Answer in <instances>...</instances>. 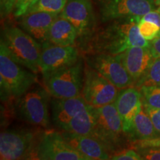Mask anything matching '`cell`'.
Here are the masks:
<instances>
[{
    "label": "cell",
    "instance_id": "obj_19",
    "mask_svg": "<svg viewBox=\"0 0 160 160\" xmlns=\"http://www.w3.org/2000/svg\"><path fill=\"white\" fill-rule=\"evenodd\" d=\"M48 37L52 45L71 46L75 44L78 33L74 26L59 15L51 26Z\"/></svg>",
    "mask_w": 160,
    "mask_h": 160
},
{
    "label": "cell",
    "instance_id": "obj_30",
    "mask_svg": "<svg viewBox=\"0 0 160 160\" xmlns=\"http://www.w3.org/2000/svg\"><path fill=\"white\" fill-rule=\"evenodd\" d=\"M143 108H145V111L148 113V114L149 115L156 130L160 133V109L146 108L144 107V106Z\"/></svg>",
    "mask_w": 160,
    "mask_h": 160
},
{
    "label": "cell",
    "instance_id": "obj_18",
    "mask_svg": "<svg viewBox=\"0 0 160 160\" xmlns=\"http://www.w3.org/2000/svg\"><path fill=\"white\" fill-rule=\"evenodd\" d=\"M61 133L73 148L91 160H105L111 158L112 153L105 145L91 136L75 134L66 131H62Z\"/></svg>",
    "mask_w": 160,
    "mask_h": 160
},
{
    "label": "cell",
    "instance_id": "obj_9",
    "mask_svg": "<svg viewBox=\"0 0 160 160\" xmlns=\"http://www.w3.org/2000/svg\"><path fill=\"white\" fill-rule=\"evenodd\" d=\"M119 89L108 79L87 65L84 69L81 96L88 105L102 106L114 103Z\"/></svg>",
    "mask_w": 160,
    "mask_h": 160
},
{
    "label": "cell",
    "instance_id": "obj_1",
    "mask_svg": "<svg viewBox=\"0 0 160 160\" xmlns=\"http://www.w3.org/2000/svg\"><path fill=\"white\" fill-rule=\"evenodd\" d=\"M140 17H126L111 21L107 27L88 39L87 53L120 54L134 46L150 47V42L140 34Z\"/></svg>",
    "mask_w": 160,
    "mask_h": 160
},
{
    "label": "cell",
    "instance_id": "obj_11",
    "mask_svg": "<svg viewBox=\"0 0 160 160\" xmlns=\"http://www.w3.org/2000/svg\"><path fill=\"white\" fill-rule=\"evenodd\" d=\"M155 0H99L103 22L126 17H142L156 10Z\"/></svg>",
    "mask_w": 160,
    "mask_h": 160
},
{
    "label": "cell",
    "instance_id": "obj_29",
    "mask_svg": "<svg viewBox=\"0 0 160 160\" xmlns=\"http://www.w3.org/2000/svg\"><path fill=\"white\" fill-rule=\"evenodd\" d=\"M33 1L34 0H18L13 12L14 17H21L25 14Z\"/></svg>",
    "mask_w": 160,
    "mask_h": 160
},
{
    "label": "cell",
    "instance_id": "obj_16",
    "mask_svg": "<svg viewBox=\"0 0 160 160\" xmlns=\"http://www.w3.org/2000/svg\"><path fill=\"white\" fill-rule=\"evenodd\" d=\"M82 96L66 99L53 98L51 102V119L56 127L62 130L71 120L89 107Z\"/></svg>",
    "mask_w": 160,
    "mask_h": 160
},
{
    "label": "cell",
    "instance_id": "obj_32",
    "mask_svg": "<svg viewBox=\"0 0 160 160\" xmlns=\"http://www.w3.org/2000/svg\"><path fill=\"white\" fill-rule=\"evenodd\" d=\"M150 48L153 57L160 58V37L150 42Z\"/></svg>",
    "mask_w": 160,
    "mask_h": 160
},
{
    "label": "cell",
    "instance_id": "obj_8",
    "mask_svg": "<svg viewBox=\"0 0 160 160\" xmlns=\"http://www.w3.org/2000/svg\"><path fill=\"white\" fill-rule=\"evenodd\" d=\"M31 159L91 160L73 148L62 137L61 132L48 131L40 137Z\"/></svg>",
    "mask_w": 160,
    "mask_h": 160
},
{
    "label": "cell",
    "instance_id": "obj_28",
    "mask_svg": "<svg viewBox=\"0 0 160 160\" xmlns=\"http://www.w3.org/2000/svg\"><path fill=\"white\" fill-rule=\"evenodd\" d=\"M17 1L18 0H0V13L2 19L13 12Z\"/></svg>",
    "mask_w": 160,
    "mask_h": 160
},
{
    "label": "cell",
    "instance_id": "obj_5",
    "mask_svg": "<svg viewBox=\"0 0 160 160\" xmlns=\"http://www.w3.org/2000/svg\"><path fill=\"white\" fill-rule=\"evenodd\" d=\"M43 79L46 90L53 98L79 97L84 80L82 60L80 59L74 65L59 70Z\"/></svg>",
    "mask_w": 160,
    "mask_h": 160
},
{
    "label": "cell",
    "instance_id": "obj_25",
    "mask_svg": "<svg viewBox=\"0 0 160 160\" xmlns=\"http://www.w3.org/2000/svg\"><path fill=\"white\" fill-rule=\"evenodd\" d=\"M140 34L144 39L151 42L160 37V27L157 23L140 17L138 21Z\"/></svg>",
    "mask_w": 160,
    "mask_h": 160
},
{
    "label": "cell",
    "instance_id": "obj_33",
    "mask_svg": "<svg viewBox=\"0 0 160 160\" xmlns=\"http://www.w3.org/2000/svg\"><path fill=\"white\" fill-rule=\"evenodd\" d=\"M155 2L157 6H160V0H155Z\"/></svg>",
    "mask_w": 160,
    "mask_h": 160
},
{
    "label": "cell",
    "instance_id": "obj_21",
    "mask_svg": "<svg viewBox=\"0 0 160 160\" xmlns=\"http://www.w3.org/2000/svg\"><path fill=\"white\" fill-rule=\"evenodd\" d=\"M94 122L93 106L89 105L85 111L73 117L61 131L75 134L90 136L94 125Z\"/></svg>",
    "mask_w": 160,
    "mask_h": 160
},
{
    "label": "cell",
    "instance_id": "obj_13",
    "mask_svg": "<svg viewBox=\"0 0 160 160\" xmlns=\"http://www.w3.org/2000/svg\"><path fill=\"white\" fill-rule=\"evenodd\" d=\"M80 59L75 46H60L52 44L42 46L39 59V72L43 79L54 72L74 65Z\"/></svg>",
    "mask_w": 160,
    "mask_h": 160
},
{
    "label": "cell",
    "instance_id": "obj_12",
    "mask_svg": "<svg viewBox=\"0 0 160 160\" xmlns=\"http://www.w3.org/2000/svg\"><path fill=\"white\" fill-rule=\"evenodd\" d=\"M59 15L74 26L78 38L88 40L92 37L96 19L91 0H67Z\"/></svg>",
    "mask_w": 160,
    "mask_h": 160
},
{
    "label": "cell",
    "instance_id": "obj_2",
    "mask_svg": "<svg viewBox=\"0 0 160 160\" xmlns=\"http://www.w3.org/2000/svg\"><path fill=\"white\" fill-rule=\"evenodd\" d=\"M93 111L95 122L90 136L101 142L113 154L121 148L127 137L122 118L114 103L93 106Z\"/></svg>",
    "mask_w": 160,
    "mask_h": 160
},
{
    "label": "cell",
    "instance_id": "obj_22",
    "mask_svg": "<svg viewBox=\"0 0 160 160\" xmlns=\"http://www.w3.org/2000/svg\"><path fill=\"white\" fill-rule=\"evenodd\" d=\"M66 2L67 0H34L25 13L47 12L60 14L63 11Z\"/></svg>",
    "mask_w": 160,
    "mask_h": 160
},
{
    "label": "cell",
    "instance_id": "obj_23",
    "mask_svg": "<svg viewBox=\"0 0 160 160\" xmlns=\"http://www.w3.org/2000/svg\"><path fill=\"white\" fill-rule=\"evenodd\" d=\"M160 85V58L154 57L145 74L140 79L134 87L139 89L142 86Z\"/></svg>",
    "mask_w": 160,
    "mask_h": 160
},
{
    "label": "cell",
    "instance_id": "obj_31",
    "mask_svg": "<svg viewBox=\"0 0 160 160\" xmlns=\"http://www.w3.org/2000/svg\"><path fill=\"white\" fill-rule=\"evenodd\" d=\"M133 145L136 148H142L150 147H160V137L155 139L140 140L133 142Z\"/></svg>",
    "mask_w": 160,
    "mask_h": 160
},
{
    "label": "cell",
    "instance_id": "obj_7",
    "mask_svg": "<svg viewBox=\"0 0 160 160\" xmlns=\"http://www.w3.org/2000/svg\"><path fill=\"white\" fill-rule=\"evenodd\" d=\"M39 141L37 133L31 130L11 129L2 132L0 159H31Z\"/></svg>",
    "mask_w": 160,
    "mask_h": 160
},
{
    "label": "cell",
    "instance_id": "obj_15",
    "mask_svg": "<svg viewBox=\"0 0 160 160\" xmlns=\"http://www.w3.org/2000/svg\"><path fill=\"white\" fill-rule=\"evenodd\" d=\"M59 16V13L47 12L25 13L21 17L19 25L22 30L43 46L50 43V28Z\"/></svg>",
    "mask_w": 160,
    "mask_h": 160
},
{
    "label": "cell",
    "instance_id": "obj_14",
    "mask_svg": "<svg viewBox=\"0 0 160 160\" xmlns=\"http://www.w3.org/2000/svg\"><path fill=\"white\" fill-rule=\"evenodd\" d=\"M114 104L122 120L124 132L128 137L133 119L142 107L141 93L134 86L121 89Z\"/></svg>",
    "mask_w": 160,
    "mask_h": 160
},
{
    "label": "cell",
    "instance_id": "obj_34",
    "mask_svg": "<svg viewBox=\"0 0 160 160\" xmlns=\"http://www.w3.org/2000/svg\"><path fill=\"white\" fill-rule=\"evenodd\" d=\"M158 11H159V13H160V6H159V8H158Z\"/></svg>",
    "mask_w": 160,
    "mask_h": 160
},
{
    "label": "cell",
    "instance_id": "obj_6",
    "mask_svg": "<svg viewBox=\"0 0 160 160\" xmlns=\"http://www.w3.org/2000/svg\"><path fill=\"white\" fill-rule=\"evenodd\" d=\"M51 96L45 88L39 86L30 89L18 98L16 105L18 117L31 125L48 127V105Z\"/></svg>",
    "mask_w": 160,
    "mask_h": 160
},
{
    "label": "cell",
    "instance_id": "obj_17",
    "mask_svg": "<svg viewBox=\"0 0 160 160\" xmlns=\"http://www.w3.org/2000/svg\"><path fill=\"white\" fill-rule=\"evenodd\" d=\"M122 61L135 84L145 74L154 57L150 47L134 46L122 52Z\"/></svg>",
    "mask_w": 160,
    "mask_h": 160
},
{
    "label": "cell",
    "instance_id": "obj_4",
    "mask_svg": "<svg viewBox=\"0 0 160 160\" xmlns=\"http://www.w3.org/2000/svg\"><path fill=\"white\" fill-rule=\"evenodd\" d=\"M1 88L7 94L19 98L37 81V73L30 71L12 57L2 41H0Z\"/></svg>",
    "mask_w": 160,
    "mask_h": 160
},
{
    "label": "cell",
    "instance_id": "obj_26",
    "mask_svg": "<svg viewBox=\"0 0 160 160\" xmlns=\"http://www.w3.org/2000/svg\"><path fill=\"white\" fill-rule=\"evenodd\" d=\"M110 159L113 160H142V157L133 149H126L118 151L111 155Z\"/></svg>",
    "mask_w": 160,
    "mask_h": 160
},
{
    "label": "cell",
    "instance_id": "obj_3",
    "mask_svg": "<svg viewBox=\"0 0 160 160\" xmlns=\"http://www.w3.org/2000/svg\"><path fill=\"white\" fill-rule=\"evenodd\" d=\"M1 40L15 60L30 71L39 72V59L42 45L24 30L16 26L5 25Z\"/></svg>",
    "mask_w": 160,
    "mask_h": 160
},
{
    "label": "cell",
    "instance_id": "obj_24",
    "mask_svg": "<svg viewBox=\"0 0 160 160\" xmlns=\"http://www.w3.org/2000/svg\"><path fill=\"white\" fill-rule=\"evenodd\" d=\"M139 90L144 107L160 109V85L142 86Z\"/></svg>",
    "mask_w": 160,
    "mask_h": 160
},
{
    "label": "cell",
    "instance_id": "obj_10",
    "mask_svg": "<svg viewBox=\"0 0 160 160\" xmlns=\"http://www.w3.org/2000/svg\"><path fill=\"white\" fill-rule=\"evenodd\" d=\"M86 64L104 76L119 90L134 86V82L122 61L121 54L87 53Z\"/></svg>",
    "mask_w": 160,
    "mask_h": 160
},
{
    "label": "cell",
    "instance_id": "obj_27",
    "mask_svg": "<svg viewBox=\"0 0 160 160\" xmlns=\"http://www.w3.org/2000/svg\"><path fill=\"white\" fill-rule=\"evenodd\" d=\"M142 159L160 160V147H150L137 148Z\"/></svg>",
    "mask_w": 160,
    "mask_h": 160
},
{
    "label": "cell",
    "instance_id": "obj_20",
    "mask_svg": "<svg viewBox=\"0 0 160 160\" xmlns=\"http://www.w3.org/2000/svg\"><path fill=\"white\" fill-rule=\"evenodd\" d=\"M159 137L160 133L156 130L151 118L142 106L133 119L131 130L128 134V139L136 142Z\"/></svg>",
    "mask_w": 160,
    "mask_h": 160
}]
</instances>
